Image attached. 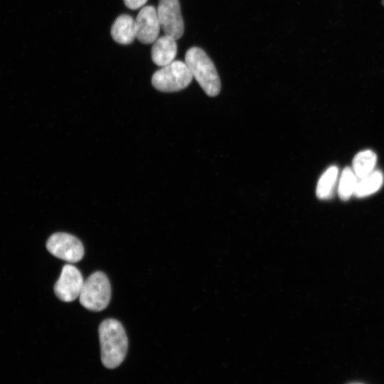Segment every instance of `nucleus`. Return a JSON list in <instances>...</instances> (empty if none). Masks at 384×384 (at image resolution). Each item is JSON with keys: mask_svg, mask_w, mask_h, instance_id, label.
Listing matches in <instances>:
<instances>
[{"mask_svg": "<svg viewBox=\"0 0 384 384\" xmlns=\"http://www.w3.org/2000/svg\"><path fill=\"white\" fill-rule=\"evenodd\" d=\"M101 361L107 368H114L124 361L128 339L122 324L114 319L104 320L99 326Z\"/></svg>", "mask_w": 384, "mask_h": 384, "instance_id": "1", "label": "nucleus"}, {"mask_svg": "<svg viewBox=\"0 0 384 384\" xmlns=\"http://www.w3.org/2000/svg\"><path fill=\"white\" fill-rule=\"evenodd\" d=\"M185 63L204 92L210 97L220 91V80L215 67L206 52L191 47L186 53Z\"/></svg>", "mask_w": 384, "mask_h": 384, "instance_id": "2", "label": "nucleus"}, {"mask_svg": "<svg viewBox=\"0 0 384 384\" xmlns=\"http://www.w3.org/2000/svg\"><path fill=\"white\" fill-rule=\"evenodd\" d=\"M111 287L106 274L102 272L92 273L85 282L79 296L80 304L86 309L100 311L110 301Z\"/></svg>", "mask_w": 384, "mask_h": 384, "instance_id": "3", "label": "nucleus"}, {"mask_svg": "<svg viewBox=\"0 0 384 384\" xmlns=\"http://www.w3.org/2000/svg\"><path fill=\"white\" fill-rule=\"evenodd\" d=\"M193 75L186 63L175 60L156 71L151 78L158 90L171 92L181 90L191 83Z\"/></svg>", "mask_w": 384, "mask_h": 384, "instance_id": "4", "label": "nucleus"}, {"mask_svg": "<svg viewBox=\"0 0 384 384\" xmlns=\"http://www.w3.org/2000/svg\"><path fill=\"white\" fill-rule=\"evenodd\" d=\"M46 247L53 255L68 262H78L84 255L81 241L65 233L53 234L47 240Z\"/></svg>", "mask_w": 384, "mask_h": 384, "instance_id": "5", "label": "nucleus"}, {"mask_svg": "<svg viewBox=\"0 0 384 384\" xmlns=\"http://www.w3.org/2000/svg\"><path fill=\"white\" fill-rule=\"evenodd\" d=\"M156 10L165 35L179 39L184 32V23L178 0H159Z\"/></svg>", "mask_w": 384, "mask_h": 384, "instance_id": "6", "label": "nucleus"}, {"mask_svg": "<svg viewBox=\"0 0 384 384\" xmlns=\"http://www.w3.org/2000/svg\"><path fill=\"white\" fill-rule=\"evenodd\" d=\"M84 280L78 268L71 265L63 266L60 276L54 285L57 297L66 302L75 300L80 296Z\"/></svg>", "mask_w": 384, "mask_h": 384, "instance_id": "7", "label": "nucleus"}, {"mask_svg": "<svg viewBox=\"0 0 384 384\" xmlns=\"http://www.w3.org/2000/svg\"><path fill=\"white\" fill-rule=\"evenodd\" d=\"M136 38L144 44L154 43L161 28L157 10L153 6H144L136 18Z\"/></svg>", "mask_w": 384, "mask_h": 384, "instance_id": "8", "label": "nucleus"}, {"mask_svg": "<svg viewBox=\"0 0 384 384\" xmlns=\"http://www.w3.org/2000/svg\"><path fill=\"white\" fill-rule=\"evenodd\" d=\"M177 53L176 40L164 35L157 38L151 48V58L159 66H165L174 61Z\"/></svg>", "mask_w": 384, "mask_h": 384, "instance_id": "9", "label": "nucleus"}, {"mask_svg": "<svg viewBox=\"0 0 384 384\" xmlns=\"http://www.w3.org/2000/svg\"><path fill=\"white\" fill-rule=\"evenodd\" d=\"M113 40L122 45L132 43L136 38L135 21L127 14L119 15L111 27Z\"/></svg>", "mask_w": 384, "mask_h": 384, "instance_id": "10", "label": "nucleus"}, {"mask_svg": "<svg viewBox=\"0 0 384 384\" xmlns=\"http://www.w3.org/2000/svg\"><path fill=\"white\" fill-rule=\"evenodd\" d=\"M383 181V173L379 170H373L368 175L358 178L354 195L358 198L368 196L380 188Z\"/></svg>", "mask_w": 384, "mask_h": 384, "instance_id": "11", "label": "nucleus"}, {"mask_svg": "<svg viewBox=\"0 0 384 384\" xmlns=\"http://www.w3.org/2000/svg\"><path fill=\"white\" fill-rule=\"evenodd\" d=\"M377 161L376 154L371 150L358 152L353 159V171L361 178L374 170Z\"/></svg>", "mask_w": 384, "mask_h": 384, "instance_id": "12", "label": "nucleus"}, {"mask_svg": "<svg viewBox=\"0 0 384 384\" xmlns=\"http://www.w3.org/2000/svg\"><path fill=\"white\" fill-rule=\"evenodd\" d=\"M338 173V168L336 166H331L321 176L316 191L319 198L326 199L331 196L337 180Z\"/></svg>", "mask_w": 384, "mask_h": 384, "instance_id": "13", "label": "nucleus"}, {"mask_svg": "<svg viewBox=\"0 0 384 384\" xmlns=\"http://www.w3.org/2000/svg\"><path fill=\"white\" fill-rule=\"evenodd\" d=\"M358 177L350 167H346L341 175L338 185V195L342 200H348L354 194Z\"/></svg>", "mask_w": 384, "mask_h": 384, "instance_id": "14", "label": "nucleus"}, {"mask_svg": "<svg viewBox=\"0 0 384 384\" xmlns=\"http://www.w3.org/2000/svg\"><path fill=\"white\" fill-rule=\"evenodd\" d=\"M147 0H124L125 6L130 9H137L146 3Z\"/></svg>", "mask_w": 384, "mask_h": 384, "instance_id": "15", "label": "nucleus"}, {"mask_svg": "<svg viewBox=\"0 0 384 384\" xmlns=\"http://www.w3.org/2000/svg\"><path fill=\"white\" fill-rule=\"evenodd\" d=\"M351 384H361V383H351Z\"/></svg>", "mask_w": 384, "mask_h": 384, "instance_id": "16", "label": "nucleus"}]
</instances>
